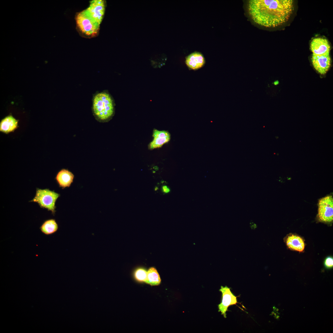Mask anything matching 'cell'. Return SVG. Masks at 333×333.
Returning a JSON list of instances; mask_svg holds the SVG:
<instances>
[{
  "label": "cell",
  "instance_id": "1",
  "mask_svg": "<svg viewBox=\"0 0 333 333\" xmlns=\"http://www.w3.org/2000/svg\"><path fill=\"white\" fill-rule=\"evenodd\" d=\"M292 0H250L248 5L252 20L259 25L273 27L286 22L293 9Z\"/></svg>",
  "mask_w": 333,
  "mask_h": 333
},
{
  "label": "cell",
  "instance_id": "2",
  "mask_svg": "<svg viewBox=\"0 0 333 333\" xmlns=\"http://www.w3.org/2000/svg\"><path fill=\"white\" fill-rule=\"evenodd\" d=\"M92 109L93 114L98 121H105L110 118L114 113L113 101L108 93H98L93 97Z\"/></svg>",
  "mask_w": 333,
  "mask_h": 333
},
{
  "label": "cell",
  "instance_id": "3",
  "mask_svg": "<svg viewBox=\"0 0 333 333\" xmlns=\"http://www.w3.org/2000/svg\"><path fill=\"white\" fill-rule=\"evenodd\" d=\"M60 196V194L48 189L37 188L35 196L30 202L37 203L41 208L47 209L54 215L56 212L55 203Z\"/></svg>",
  "mask_w": 333,
  "mask_h": 333
},
{
  "label": "cell",
  "instance_id": "4",
  "mask_svg": "<svg viewBox=\"0 0 333 333\" xmlns=\"http://www.w3.org/2000/svg\"><path fill=\"white\" fill-rule=\"evenodd\" d=\"M76 20L78 28L86 36H96L99 31L100 25L94 22L83 11L77 14Z\"/></svg>",
  "mask_w": 333,
  "mask_h": 333
},
{
  "label": "cell",
  "instance_id": "5",
  "mask_svg": "<svg viewBox=\"0 0 333 333\" xmlns=\"http://www.w3.org/2000/svg\"><path fill=\"white\" fill-rule=\"evenodd\" d=\"M318 217L321 221L330 222L333 220V198L328 195L320 199L318 202Z\"/></svg>",
  "mask_w": 333,
  "mask_h": 333
},
{
  "label": "cell",
  "instance_id": "6",
  "mask_svg": "<svg viewBox=\"0 0 333 333\" xmlns=\"http://www.w3.org/2000/svg\"><path fill=\"white\" fill-rule=\"evenodd\" d=\"M105 10V3L102 0H94L90 2L89 6L83 10L94 22L100 25Z\"/></svg>",
  "mask_w": 333,
  "mask_h": 333
},
{
  "label": "cell",
  "instance_id": "7",
  "mask_svg": "<svg viewBox=\"0 0 333 333\" xmlns=\"http://www.w3.org/2000/svg\"><path fill=\"white\" fill-rule=\"evenodd\" d=\"M220 291L222 293V299L221 303L218 305L219 311L226 318V312L228 306L237 303L236 297L232 293L230 288L226 286H221Z\"/></svg>",
  "mask_w": 333,
  "mask_h": 333
},
{
  "label": "cell",
  "instance_id": "8",
  "mask_svg": "<svg viewBox=\"0 0 333 333\" xmlns=\"http://www.w3.org/2000/svg\"><path fill=\"white\" fill-rule=\"evenodd\" d=\"M153 136L154 139L149 145L150 148L152 149L161 147L170 139V134L165 130H155L153 131Z\"/></svg>",
  "mask_w": 333,
  "mask_h": 333
},
{
  "label": "cell",
  "instance_id": "9",
  "mask_svg": "<svg viewBox=\"0 0 333 333\" xmlns=\"http://www.w3.org/2000/svg\"><path fill=\"white\" fill-rule=\"evenodd\" d=\"M74 176L68 170L63 169L57 174L55 179L59 187L63 189L69 187L73 183Z\"/></svg>",
  "mask_w": 333,
  "mask_h": 333
},
{
  "label": "cell",
  "instance_id": "10",
  "mask_svg": "<svg viewBox=\"0 0 333 333\" xmlns=\"http://www.w3.org/2000/svg\"><path fill=\"white\" fill-rule=\"evenodd\" d=\"M186 63L190 68L197 69L202 67L204 64L205 60L202 54L199 52H195L191 54L187 57Z\"/></svg>",
  "mask_w": 333,
  "mask_h": 333
},
{
  "label": "cell",
  "instance_id": "11",
  "mask_svg": "<svg viewBox=\"0 0 333 333\" xmlns=\"http://www.w3.org/2000/svg\"><path fill=\"white\" fill-rule=\"evenodd\" d=\"M18 122L11 115L6 117L0 122V131L6 134L13 132L18 127Z\"/></svg>",
  "mask_w": 333,
  "mask_h": 333
},
{
  "label": "cell",
  "instance_id": "12",
  "mask_svg": "<svg viewBox=\"0 0 333 333\" xmlns=\"http://www.w3.org/2000/svg\"><path fill=\"white\" fill-rule=\"evenodd\" d=\"M286 244L289 248L300 252H302L305 248L303 239L299 236L293 235L288 237Z\"/></svg>",
  "mask_w": 333,
  "mask_h": 333
},
{
  "label": "cell",
  "instance_id": "13",
  "mask_svg": "<svg viewBox=\"0 0 333 333\" xmlns=\"http://www.w3.org/2000/svg\"><path fill=\"white\" fill-rule=\"evenodd\" d=\"M41 232L48 235L56 232L58 229V226L54 219H50L44 221L40 228Z\"/></svg>",
  "mask_w": 333,
  "mask_h": 333
},
{
  "label": "cell",
  "instance_id": "14",
  "mask_svg": "<svg viewBox=\"0 0 333 333\" xmlns=\"http://www.w3.org/2000/svg\"><path fill=\"white\" fill-rule=\"evenodd\" d=\"M161 279L157 270L154 267L150 268L147 272V279L145 282L151 286H157L160 283Z\"/></svg>",
  "mask_w": 333,
  "mask_h": 333
},
{
  "label": "cell",
  "instance_id": "15",
  "mask_svg": "<svg viewBox=\"0 0 333 333\" xmlns=\"http://www.w3.org/2000/svg\"><path fill=\"white\" fill-rule=\"evenodd\" d=\"M134 276L138 281L145 282L147 279V272L143 268H139L135 271Z\"/></svg>",
  "mask_w": 333,
  "mask_h": 333
},
{
  "label": "cell",
  "instance_id": "16",
  "mask_svg": "<svg viewBox=\"0 0 333 333\" xmlns=\"http://www.w3.org/2000/svg\"><path fill=\"white\" fill-rule=\"evenodd\" d=\"M324 264L325 266L327 268L332 267L333 266V258L330 257L327 258L325 260Z\"/></svg>",
  "mask_w": 333,
  "mask_h": 333
},
{
  "label": "cell",
  "instance_id": "17",
  "mask_svg": "<svg viewBox=\"0 0 333 333\" xmlns=\"http://www.w3.org/2000/svg\"><path fill=\"white\" fill-rule=\"evenodd\" d=\"M162 192L164 194H167L171 191L170 188L166 185H163L161 188Z\"/></svg>",
  "mask_w": 333,
  "mask_h": 333
},
{
  "label": "cell",
  "instance_id": "18",
  "mask_svg": "<svg viewBox=\"0 0 333 333\" xmlns=\"http://www.w3.org/2000/svg\"><path fill=\"white\" fill-rule=\"evenodd\" d=\"M278 83H279V82H278V81L277 80V81H274V82L273 84H274V85H277L278 84Z\"/></svg>",
  "mask_w": 333,
  "mask_h": 333
}]
</instances>
